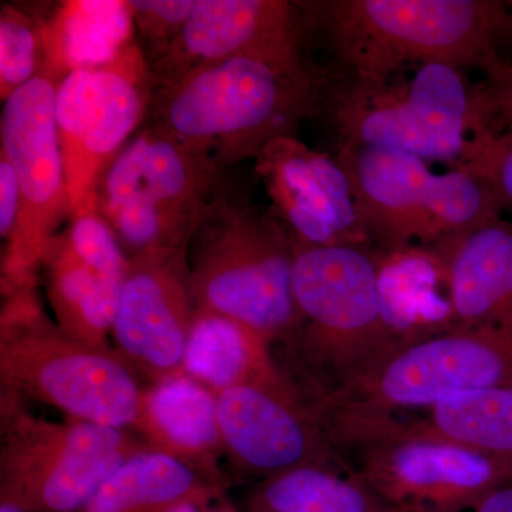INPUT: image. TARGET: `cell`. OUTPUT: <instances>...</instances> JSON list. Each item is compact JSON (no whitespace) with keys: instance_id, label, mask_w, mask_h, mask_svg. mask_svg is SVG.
Masks as SVG:
<instances>
[{"instance_id":"cell-18","label":"cell","mask_w":512,"mask_h":512,"mask_svg":"<svg viewBox=\"0 0 512 512\" xmlns=\"http://www.w3.org/2000/svg\"><path fill=\"white\" fill-rule=\"evenodd\" d=\"M402 433L437 437L512 466V387L454 394L414 412L346 424L335 437L340 447L355 448Z\"/></svg>"},{"instance_id":"cell-25","label":"cell","mask_w":512,"mask_h":512,"mask_svg":"<svg viewBox=\"0 0 512 512\" xmlns=\"http://www.w3.org/2000/svg\"><path fill=\"white\" fill-rule=\"evenodd\" d=\"M127 2H64L43 22L45 70L62 80L80 67L107 62L133 42Z\"/></svg>"},{"instance_id":"cell-32","label":"cell","mask_w":512,"mask_h":512,"mask_svg":"<svg viewBox=\"0 0 512 512\" xmlns=\"http://www.w3.org/2000/svg\"><path fill=\"white\" fill-rule=\"evenodd\" d=\"M451 512H512V480L494 488L474 503Z\"/></svg>"},{"instance_id":"cell-26","label":"cell","mask_w":512,"mask_h":512,"mask_svg":"<svg viewBox=\"0 0 512 512\" xmlns=\"http://www.w3.org/2000/svg\"><path fill=\"white\" fill-rule=\"evenodd\" d=\"M225 493L194 468L154 450L128 460L73 512H170L191 498Z\"/></svg>"},{"instance_id":"cell-30","label":"cell","mask_w":512,"mask_h":512,"mask_svg":"<svg viewBox=\"0 0 512 512\" xmlns=\"http://www.w3.org/2000/svg\"><path fill=\"white\" fill-rule=\"evenodd\" d=\"M485 74L487 82L483 90L495 131L512 128V62L501 59L485 70Z\"/></svg>"},{"instance_id":"cell-14","label":"cell","mask_w":512,"mask_h":512,"mask_svg":"<svg viewBox=\"0 0 512 512\" xmlns=\"http://www.w3.org/2000/svg\"><path fill=\"white\" fill-rule=\"evenodd\" d=\"M197 309L188 245L138 255L128 264L111 326L114 349L147 384L183 375Z\"/></svg>"},{"instance_id":"cell-20","label":"cell","mask_w":512,"mask_h":512,"mask_svg":"<svg viewBox=\"0 0 512 512\" xmlns=\"http://www.w3.org/2000/svg\"><path fill=\"white\" fill-rule=\"evenodd\" d=\"M377 282L392 350L457 328L446 268L433 248H386L377 255Z\"/></svg>"},{"instance_id":"cell-13","label":"cell","mask_w":512,"mask_h":512,"mask_svg":"<svg viewBox=\"0 0 512 512\" xmlns=\"http://www.w3.org/2000/svg\"><path fill=\"white\" fill-rule=\"evenodd\" d=\"M355 450L357 473L400 512H451L512 480L511 464L423 434H389Z\"/></svg>"},{"instance_id":"cell-22","label":"cell","mask_w":512,"mask_h":512,"mask_svg":"<svg viewBox=\"0 0 512 512\" xmlns=\"http://www.w3.org/2000/svg\"><path fill=\"white\" fill-rule=\"evenodd\" d=\"M183 373L214 394L241 386L298 392L268 340L238 320L202 309L192 323Z\"/></svg>"},{"instance_id":"cell-33","label":"cell","mask_w":512,"mask_h":512,"mask_svg":"<svg viewBox=\"0 0 512 512\" xmlns=\"http://www.w3.org/2000/svg\"><path fill=\"white\" fill-rule=\"evenodd\" d=\"M170 512H242L225 497V493L204 498H191L175 505Z\"/></svg>"},{"instance_id":"cell-29","label":"cell","mask_w":512,"mask_h":512,"mask_svg":"<svg viewBox=\"0 0 512 512\" xmlns=\"http://www.w3.org/2000/svg\"><path fill=\"white\" fill-rule=\"evenodd\" d=\"M467 165L490 184L501 210L512 215V128L488 136L478 156Z\"/></svg>"},{"instance_id":"cell-24","label":"cell","mask_w":512,"mask_h":512,"mask_svg":"<svg viewBox=\"0 0 512 512\" xmlns=\"http://www.w3.org/2000/svg\"><path fill=\"white\" fill-rule=\"evenodd\" d=\"M244 512H400L346 461L292 468L256 485Z\"/></svg>"},{"instance_id":"cell-4","label":"cell","mask_w":512,"mask_h":512,"mask_svg":"<svg viewBox=\"0 0 512 512\" xmlns=\"http://www.w3.org/2000/svg\"><path fill=\"white\" fill-rule=\"evenodd\" d=\"M197 308L291 345L299 326L293 296L295 241L274 211L249 204L227 175L188 245Z\"/></svg>"},{"instance_id":"cell-28","label":"cell","mask_w":512,"mask_h":512,"mask_svg":"<svg viewBox=\"0 0 512 512\" xmlns=\"http://www.w3.org/2000/svg\"><path fill=\"white\" fill-rule=\"evenodd\" d=\"M134 28L147 62L156 59L183 29L195 0H131Z\"/></svg>"},{"instance_id":"cell-10","label":"cell","mask_w":512,"mask_h":512,"mask_svg":"<svg viewBox=\"0 0 512 512\" xmlns=\"http://www.w3.org/2000/svg\"><path fill=\"white\" fill-rule=\"evenodd\" d=\"M0 504L26 512H73L131 458L151 450L131 430L29 413L2 389Z\"/></svg>"},{"instance_id":"cell-15","label":"cell","mask_w":512,"mask_h":512,"mask_svg":"<svg viewBox=\"0 0 512 512\" xmlns=\"http://www.w3.org/2000/svg\"><path fill=\"white\" fill-rule=\"evenodd\" d=\"M278 220L305 247H366L369 232L357 210L345 168L296 136L276 138L256 158Z\"/></svg>"},{"instance_id":"cell-16","label":"cell","mask_w":512,"mask_h":512,"mask_svg":"<svg viewBox=\"0 0 512 512\" xmlns=\"http://www.w3.org/2000/svg\"><path fill=\"white\" fill-rule=\"evenodd\" d=\"M224 456L265 478L309 464L343 463L299 392L241 386L217 394Z\"/></svg>"},{"instance_id":"cell-2","label":"cell","mask_w":512,"mask_h":512,"mask_svg":"<svg viewBox=\"0 0 512 512\" xmlns=\"http://www.w3.org/2000/svg\"><path fill=\"white\" fill-rule=\"evenodd\" d=\"M318 79L302 47L247 53L198 67L153 90L147 126L207 154L228 170L295 136L315 111Z\"/></svg>"},{"instance_id":"cell-31","label":"cell","mask_w":512,"mask_h":512,"mask_svg":"<svg viewBox=\"0 0 512 512\" xmlns=\"http://www.w3.org/2000/svg\"><path fill=\"white\" fill-rule=\"evenodd\" d=\"M22 197L15 168L6 156L0 153V237L6 244L18 228Z\"/></svg>"},{"instance_id":"cell-8","label":"cell","mask_w":512,"mask_h":512,"mask_svg":"<svg viewBox=\"0 0 512 512\" xmlns=\"http://www.w3.org/2000/svg\"><path fill=\"white\" fill-rule=\"evenodd\" d=\"M225 175L207 154L144 124L104 168L94 198L133 259L190 245Z\"/></svg>"},{"instance_id":"cell-12","label":"cell","mask_w":512,"mask_h":512,"mask_svg":"<svg viewBox=\"0 0 512 512\" xmlns=\"http://www.w3.org/2000/svg\"><path fill=\"white\" fill-rule=\"evenodd\" d=\"M60 80L46 70L3 101L0 153L15 168L22 210L2 258L3 291L35 286L40 256L72 215L56 123Z\"/></svg>"},{"instance_id":"cell-19","label":"cell","mask_w":512,"mask_h":512,"mask_svg":"<svg viewBox=\"0 0 512 512\" xmlns=\"http://www.w3.org/2000/svg\"><path fill=\"white\" fill-rule=\"evenodd\" d=\"M151 450L194 468L210 483L227 488L217 394L187 375L147 384L134 429Z\"/></svg>"},{"instance_id":"cell-23","label":"cell","mask_w":512,"mask_h":512,"mask_svg":"<svg viewBox=\"0 0 512 512\" xmlns=\"http://www.w3.org/2000/svg\"><path fill=\"white\" fill-rule=\"evenodd\" d=\"M40 269L59 328L96 348H111V326L121 289L84 264L64 231L46 242Z\"/></svg>"},{"instance_id":"cell-11","label":"cell","mask_w":512,"mask_h":512,"mask_svg":"<svg viewBox=\"0 0 512 512\" xmlns=\"http://www.w3.org/2000/svg\"><path fill=\"white\" fill-rule=\"evenodd\" d=\"M151 99L150 66L136 39L107 62L60 80L56 123L72 214L96 202L104 168L144 126Z\"/></svg>"},{"instance_id":"cell-34","label":"cell","mask_w":512,"mask_h":512,"mask_svg":"<svg viewBox=\"0 0 512 512\" xmlns=\"http://www.w3.org/2000/svg\"><path fill=\"white\" fill-rule=\"evenodd\" d=\"M0 512H26L9 504H0Z\"/></svg>"},{"instance_id":"cell-3","label":"cell","mask_w":512,"mask_h":512,"mask_svg":"<svg viewBox=\"0 0 512 512\" xmlns=\"http://www.w3.org/2000/svg\"><path fill=\"white\" fill-rule=\"evenodd\" d=\"M318 109L328 113L339 148H392L454 168L470 164L495 133L483 86L446 63L416 64L376 86L318 90Z\"/></svg>"},{"instance_id":"cell-6","label":"cell","mask_w":512,"mask_h":512,"mask_svg":"<svg viewBox=\"0 0 512 512\" xmlns=\"http://www.w3.org/2000/svg\"><path fill=\"white\" fill-rule=\"evenodd\" d=\"M490 387H512V319L457 326L392 350L308 406L326 427L414 412Z\"/></svg>"},{"instance_id":"cell-17","label":"cell","mask_w":512,"mask_h":512,"mask_svg":"<svg viewBox=\"0 0 512 512\" xmlns=\"http://www.w3.org/2000/svg\"><path fill=\"white\" fill-rule=\"evenodd\" d=\"M295 2L285 0H195L173 42L148 62L153 90L185 74L247 53L301 47Z\"/></svg>"},{"instance_id":"cell-27","label":"cell","mask_w":512,"mask_h":512,"mask_svg":"<svg viewBox=\"0 0 512 512\" xmlns=\"http://www.w3.org/2000/svg\"><path fill=\"white\" fill-rule=\"evenodd\" d=\"M45 70L43 22L18 6L0 12V99L8 100Z\"/></svg>"},{"instance_id":"cell-7","label":"cell","mask_w":512,"mask_h":512,"mask_svg":"<svg viewBox=\"0 0 512 512\" xmlns=\"http://www.w3.org/2000/svg\"><path fill=\"white\" fill-rule=\"evenodd\" d=\"M292 284L299 326L291 345L318 382V396L355 379L392 350L377 255L366 247L295 244Z\"/></svg>"},{"instance_id":"cell-5","label":"cell","mask_w":512,"mask_h":512,"mask_svg":"<svg viewBox=\"0 0 512 512\" xmlns=\"http://www.w3.org/2000/svg\"><path fill=\"white\" fill-rule=\"evenodd\" d=\"M3 295L2 389L55 407L70 419L134 431L147 384L124 357L67 335L43 312L35 286Z\"/></svg>"},{"instance_id":"cell-1","label":"cell","mask_w":512,"mask_h":512,"mask_svg":"<svg viewBox=\"0 0 512 512\" xmlns=\"http://www.w3.org/2000/svg\"><path fill=\"white\" fill-rule=\"evenodd\" d=\"M301 29L316 30L350 86H376L407 67L446 63L488 70L512 42V2L326 0L295 2Z\"/></svg>"},{"instance_id":"cell-9","label":"cell","mask_w":512,"mask_h":512,"mask_svg":"<svg viewBox=\"0 0 512 512\" xmlns=\"http://www.w3.org/2000/svg\"><path fill=\"white\" fill-rule=\"evenodd\" d=\"M336 160L370 238L386 248H433L503 218L490 184L468 165L436 173L419 157L383 147H342Z\"/></svg>"},{"instance_id":"cell-21","label":"cell","mask_w":512,"mask_h":512,"mask_svg":"<svg viewBox=\"0 0 512 512\" xmlns=\"http://www.w3.org/2000/svg\"><path fill=\"white\" fill-rule=\"evenodd\" d=\"M433 249L446 268L458 326L512 319V221L500 218Z\"/></svg>"}]
</instances>
